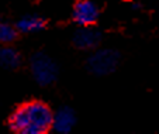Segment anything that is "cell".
Instances as JSON below:
<instances>
[{
  "mask_svg": "<svg viewBox=\"0 0 159 134\" xmlns=\"http://www.w3.org/2000/svg\"><path fill=\"white\" fill-rule=\"evenodd\" d=\"M54 112L41 100L20 104L10 114L9 128L18 134H45L52 128Z\"/></svg>",
  "mask_w": 159,
  "mask_h": 134,
  "instance_id": "6da1fadb",
  "label": "cell"
},
{
  "mask_svg": "<svg viewBox=\"0 0 159 134\" xmlns=\"http://www.w3.org/2000/svg\"><path fill=\"white\" fill-rule=\"evenodd\" d=\"M30 71L34 80L39 86H48L58 79V64L44 52L34 54L30 60Z\"/></svg>",
  "mask_w": 159,
  "mask_h": 134,
  "instance_id": "7a4b0ae2",
  "label": "cell"
},
{
  "mask_svg": "<svg viewBox=\"0 0 159 134\" xmlns=\"http://www.w3.org/2000/svg\"><path fill=\"white\" fill-rule=\"evenodd\" d=\"M120 64V54L113 48H100L92 52L87 58V69L96 76H106L117 69Z\"/></svg>",
  "mask_w": 159,
  "mask_h": 134,
  "instance_id": "3957f363",
  "label": "cell"
},
{
  "mask_svg": "<svg viewBox=\"0 0 159 134\" xmlns=\"http://www.w3.org/2000/svg\"><path fill=\"white\" fill-rule=\"evenodd\" d=\"M100 7L94 0H79L72 10V18L79 27L94 26L99 20Z\"/></svg>",
  "mask_w": 159,
  "mask_h": 134,
  "instance_id": "277c9868",
  "label": "cell"
},
{
  "mask_svg": "<svg viewBox=\"0 0 159 134\" xmlns=\"http://www.w3.org/2000/svg\"><path fill=\"white\" fill-rule=\"evenodd\" d=\"M102 41V34L93 26L79 27V30L73 34V45L79 50L92 51L96 50Z\"/></svg>",
  "mask_w": 159,
  "mask_h": 134,
  "instance_id": "5b68a950",
  "label": "cell"
},
{
  "mask_svg": "<svg viewBox=\"0 0 159 134\" xmlns=\"http://www.w3.org/2000/svg\"><path fill=\"white\" fill-rule=\"evenodd\" d=\"M76 124V114L73 109L68 106H62L54 112V119H52V128L61 134H68L73 130Z\"/></svg>",
  "mask_w": 159,
  "mask_h": 134,
  "instance_id": "8992f818",
  "label": "cell"
},
{
  "mask_svg": "<svg viewBox=\"0 0 159 134\" xmlns=\"http://www.w3.org/2000/svg\"><path fill=\"white\" fill-rule=\"evenodd\" d=\"M47 27V21L38 14H25L16 23V28L21 34L39 33Z\"/></svg>",
  "mask_w": 159,
  "mask_h": 134,
  "instance_id": "52a82bcc",
  "label": "cell"
},
{
  "mask_svg": "<svg viewBox=\"0 0 159 134\" xmlns=\"http://www.w3.org/2000/svg\"><path fill=\"white\" fill-rule=\"evenodd\" d=\"M23 62L21 54L16 48L10 47V44L0 47V66L7 71L17 69Z\"/></svg>",
  "mask_w": 159,
  "mask_h": 134,
  "instance_id": "ba28073f",
  "label": "cell"
},
{
  "mask_svg": "<svg viewBox=\"0 0 159 134\" xmlns=\"http://www.w3.org/2000/svg\"><path fill=\"white\" fill-rule=\"evenodd\" d=\"M18 36V31L16 28V24H10L9 21L0 20V45L11 44Z\"/></svg>",
  "mask_w": 159,
  "mask_h": 134,
  "instance_id": "9c48e42d",
  "label": "cell"
}]
</instances>
